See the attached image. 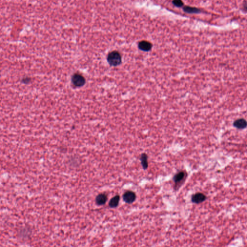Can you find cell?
Wrapping results in <instances>:
<instances>
[{
	"label": "cell",
	"mask_w": 247,
	"mask_h": 247,
	"mask_svg": "<svg viewBox=\"0 0 247 247\" xmlns=\"http://www.w3.org/2000/svg\"><path fill=\"white\" fill-rule=\"evenodd\" d=\"M107 60L110 65L115 67L122 63V57L119 52L113 51L108 54Z\"/></svg>",
	"instance_id": "cell-1"
},
{
	"label": "cell",
	"mask_w": 247,
	"mask_h": 247,
	"mask_svg": "<svg viewBox=\"0 0 247 247\" xmlns=\"http://www.w3.org/2000/svg\"><path fill=\"white\" fill-rule=\"evenodd\" d=\"M72 82L73 84L75 87H81L85 84L86 80L82 74L78 73H76L74 74L72 76Z\"/></svg>",
	"instance_id": "cell-2"
},
{
	"label": "cell",
	"mask_w": 247,
	"mask_h": 247,
	"mask_svg": "<svg viewBox=\"0 0 247 247\" xmlns=\"http://www.w3.org/2000/svg\"><path fill=\"white\" fill-rule=\"evenodd\" d=\"M123 199L127 204H132L136 200V194L133 191H126L123 194Z\"/></svg>",
	"instance_id": "cell-3"
},
{
	"label": "cell",
	"mask_w": 247,
	"mask_h": 247,
	"mask_svg": "<svg viewBox=\"0 0 247 247\" xmlns=\"http://www.w3.org/2000/svg\"><path fill=\"white\" fill-rule=\"evenodd\" d=\"M207 199V197L205 194L202 193H197L194 194L191 197V201L194 204H200L205 201Z\"/></svg>",
	"instance_id": "cell-4"
},
{
	"label": "cell",
	"mask_w": 247,
	"mask_h": 247,
	"mask_svg": "<svg viewBox=\"0 0 247 247\" xmlns=\"http://www.w3.org/2000/svg\"><path fill=\"white\" fill-rule=\"evenodd\" d=\"M186 172L184 171H180L176 174L173 178V180L175 185H179L180 183H183L184 180L186 178Z\"/></svg>",
	"instance_id": "cell-5"
},
{
	"label": "cell",
	"mask_w": 247,
	"mask_h": 247,
	"mask_svg": "<svg viewBox=\"0 0 247 247\" xmlns=\"http://www.w3.org/2000/svg\"><path fill=\"white\" fill-rule=\"evenodd\" d=\"M138 47L141 50L148 52L151 50L152 45L148 41H142L139 43Z\"/></svg>",
	"instance_id": "cell-6"
},
{
	"label": "cell",
	"mask_w": 247,
	"mask_h": 247,
	"mask_svg": "<svg viewBox=\"0 0 247 247\" xmlns=\"http://www.w3.org/2000/svg\"><path fill=\"white\" fill-rule=\"evenodd\" d=\"M233 125L238 129H243L247 128V121L243 118L238 119L235 121Z\"/></svg>",
	"instance_id": "cell-7"
},
{
	"label": "cell",
	"mask_w": 247,
	"mask_h": 247,
	"mask_svg": "<svg viewBox=\"0 0 247 247\" xmlns=\"http://www.w3.org/2000/svg\"><path fill=\"white\" fill-rule=\"evenodd\" d=\"M108 199L107 196L105 194H98L96 197V204L99 206L104 205L106 203Z\"/></svg>",
	"instance_id": "cell-8"
},
{
	"label": "cell",
	"mask_w": 247,
	"mask_h": 247,
	"mask_svg": "<svg viewBox=\"0 0 247 247\" xmlns=\"http://www.w3.org/2000/svg\"><path fill=\"white\" fill-rule=\"evenodd\" d=\"M120 200V197L119 195H116L111 199L109 202V206L111 208H115L118 206Z\"/></svg>",
	"instance_id": "cell-9"
},
{
	"label": "cell",
	"mask_w": 247,
	"mask_h": 247,
	"mask_svg": "<svg viewBox=\"0 0 247 247\" xmlns=\"http://www.w3.org/2000/svg\"><path fill=\"white\" fill-rule=\"evenodd\" d=\"M148 156L146 153H143L141 155V158H140L141 165H142V167L143 168V170H147L148 167Z\"/></svg>",
	"instance_id": "cell-10"
},
{
	"label": "cell",
	"mask_w": 247,
	"mask_h": 247,
	"mask_svg": "<svg viewBox=\"0 0 247 247\" xmlns=\"http://www.w3.org/2000/svg\"><path fill=\"white\" fill-rule=\"evenodd\" d=\"M184 12L188 13H199L201 12L199 9L196 7H190V6H185L184 8Z\"/></svg>",
	"instance_id": "cell-11"
},
{
	"label": "cell",
	"mask_w": 247,
	"mask_h": 247,
	"mask_svg": "<svg viewBox=\"0 0 247 247\" xmlns=\"http://www.w3.org/2000/svg\"><path fill=\"white\" fill-rule=\"evenodd\" d=\"M172 3L175 6L178 7H182L184 5V2L182 0H173L172 1Z\"/></svg>",
	"instance_id": "cell-12"
},
{
	"label": "cell",
	"mask_w": 247,
	"mask_h": 247,
	"mask_svg": "<svg viewBox=\"0 0 247 247\" xmlns=\"http://www.w3.org/2000/svg\"><path fill=\"white\" fill-rule=\"evenodd\" d=\"M243 9L245 11H247V1L244 2L243 5Z\"/></svg>",
	"instance_id": "cell-13"
}]
</instances>
